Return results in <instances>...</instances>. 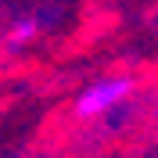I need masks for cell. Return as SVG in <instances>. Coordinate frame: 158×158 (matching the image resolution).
Returning a JSON list of instances; mask_svg holds the SVG:
<instances>
[{"instance_id": "6da1fadb", "label": "cell", "mask_w": 158, "mask_h": 158, "mask_svg": "<svg viewBox=\"0 0 158 158\" xmlns=\"http://www.w3.org/2000/svg\"><path fill=\"white\" fill-rule=\"evenodd\" d=\"M137 90H140V79L129 76V72H111V76L94 79V83H86L72 97V122L94 126L101 118L129 108V101L137 97Z\"/></svg>"}, {"instance_id": "7a4b0ae2", "label": "cell", "mask_w": 158, "mask_h": 158, "mask_svg": "<svg viewBox=\"0 0 158 158\" xmlns=\"http://www.w3.org/2000/svg\"><path fill=\"white\" fill-rule=\"evenodd\" d=\"M58 22H61V15L54 7H40V11H29V15H18L4 29V50L7 54L29 50L32 43H40L43 36H50V32L58 29Z\"/></svg>"}]
</instances>
